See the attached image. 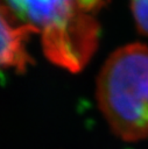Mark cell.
Listing matches in <instances>:
<instances>
[{
	"mask_svg": "<svg viewBox=\"0 0 148 149\" xmlns=\"http://www.w3.org/2000/svg\"><path fill=\"white\" fill-rule=\"evenodd\" d=\"M96 99L112 132L124 141L148 137V47L129 43L114 50L101 66Z\"/></svg>",
	"mask_w": 148,
	"mask_h": 149,
	"instance_id": "obj_2",
	"label": "cell"
},
{
	"mask_svg": "<svg viewBox=\"0 0 148 149\" xmlns=\"http://www.w3.org/2000/svg\"><path fill=\"white\" fill-rule=\"evenodd\" d=\"M36 35L35 30L22 24L0 2V69L23 72L31 63L27 41Z\"/></svg>",
	"mask_w": 148,
	"mask_h": 149,
	"instance_id": "obj_3",
	"label": "cell"
},
{
	"mask_svg": "<svg viewBox=\"0 0 148 149\" xmlns=\"http://www.w3.org/2000/svg\"><path fill=\"white\" fill-rule=\"evenodd\" d=\"M108 0H0L17 21L41 37L45 57L78 72L94 54L99 40L97 15Z\"/></svg>",
	"mask_w": 148,
	"mask_h": 149,
	"instance_id": "obj_1",
	"label": "cell"
},
{
	"mask_svg": "<svg viewBox=\"0 0 148 149\" xmlns=\"http://www.w3.org/2000/svg\"><path fill=\"white\" fill-rule=\"evenodd\" d=\"M131 9L138 30L148 36V0H131Z\"/></svg>",
	"mask_w": 148,
	"mask_h": 149,
	"instance_id": "obj_4",
	"label": "cell"
}]
</instances>
